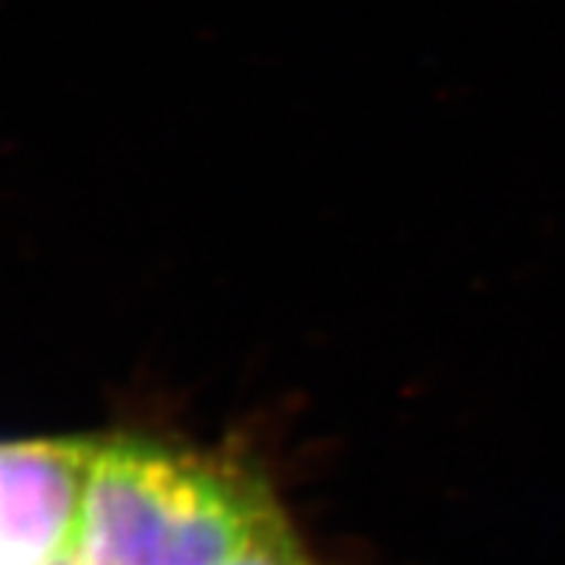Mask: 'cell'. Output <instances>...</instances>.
<instances>
[{"label":"cell","instance_id":"6da1fadb","mask_svg":"<svg viewBox=\"0 0 565 565\" xmlns=\"http://www.w3.org/2000/svg\"><path fill=\"white\" fill-rule=\"evenodd\" d=\"M95 443H0V565H55L72 552Z\"/></svg>","mask_w":565,"mask_h":565}]
</instances>
